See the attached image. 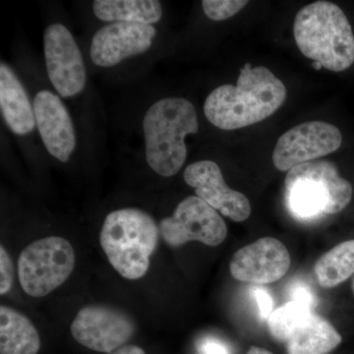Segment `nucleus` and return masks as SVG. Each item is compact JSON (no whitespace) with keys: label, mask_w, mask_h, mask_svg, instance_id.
<instances>
[{"label":"nucleus","mask_w":354,"mask_h":354,"mask_svg":"<svg viewBox=\"0 0 354 354\" xmlns=\"http://www.w3.org/2000/svg\"><path fill=\"white\" fill-rule=\"evenodd\" d=\"M286 99V86L269 69L246 64L236 86L225 84L208 95L204 113L214 127L239 129L269 118Z\"/></svg>","instance_id":"obj_1"},{"label":"nucleus","mask_w":354,"mask_h":354,"mask_svg":"<svg viewBox=\"0 0 354 354\" xmlns=\"http://www.w3.org/2000/svg\"><path fill=\"white\" fill-rule=\"evenodd\" d=\"M295 39L305 57L334 72L354 62V35L348 17L337 4L316 1L304 6L295 20Z\"/></svg>","instance_id":"obj_2"},{"label":"nucleus","mask_w":354,"mask_h":354,"mask_svg":"<svg viewBox=\"0 0 354 354\" xmlns=\"http://www.w3.org/2000/svg\"><path fill=\"white\" fill-rule=\"evenodd\" d=\"M199 129L196 109L183 97H165L147 111L143 120L146 160L153 171L169 177L187 158L185 138Z\"/></svg>","instance_id":"obj_3"},{"label":"nucleus","mask_w":354,"mask_h":354,"mask_svg":"<svg viewBox=\"0 0 354 354\" xmlns=\"http://www.w3.org/2000/svg\"><path fill=\"white\" fill-rule=\"evenodd\" d=\"M160 234L152 216L142 209L111 212L104 218L100 243L114 270L127 279L143 278Z\"/></svg>","instance_id":"obj_4"},{"label":"nucleus","mask_w":354,"mask_h":354,"mask_svg":"<svg viewBox=\"0 0 354 354\" xmlns=\"http://www.w3.org/2000/svg\"><path fill=\"white\" fill-rule=\"evenodd\" d=\"M353 187L332 162L317 160L297 165L286 177V203L297 220L335 215L351 202Z\"/></svg>","instance_id":"obj_5"},{"label":"nucleus","mask_w":354,"mask_h":354,"mask_svg":"<svg viewBox=\"0 0 354 354\" xmlns=\"http://www.w3.org/2000/svg\"><path fill=\"white\" fill-rule=\"evenodd\" d=\"M74 267L75 252L70 242L62 237H46L20 253V285L30 297H46L68 279Z\"/></svg>","instance_id":"obj_6"},{"label":"nucleus","mask_w":354,"mask_h":354,"mask_svg":"<svg viewBox=\"0 0 354 354\" xmlns=\"http://www.w3.org/2000/svg\"><path fill=\"white\" fill-rule=\"evenodd\" d=\"M158 227L165 243L172 247L190 241L216 247L227 234V225L218 212L198 196L179 203L174 215L162 220Z\"/></svg>","instance_id":"obj_7"},{"label":"nucleus","mask_w":354,"mask_h":354,"mask_svg":"<svg viewBox=\"0 0 354 354\" xmlns=\"http://www.w3.org/2000/svg\"><path fill=\"white\" fill-rule=\"evenodd\" d=\"M74 339L83 346L102 353L122 348L135 333L131 317L106 305H88L78 312L71 325Z\"/></svg>","instance_id":"obj_8"},{"label":"nucleus","mask_w":354,"mask_h":354,"mask_svg":"<svg viewBox=\"0 0 354 354\" xmlns=\"http://www.w3.org/2000/svg\"><path fill=\"white\" fill-rule=\"evenodd\" d=\"M339 128L324 121L301 123L283 133L274 153L272 162L281 171H290L297 165L313 162L334 153L342 145Z\"/></svg>","instance_id":"obj_9"},{"label":"nucleus","mask_w":354,"mask_h":354,"mask_svg":"<svg viewBox=\"0 0 354 354\" xmlns=\"http://www.w3.org/2000/svg\"><path fill=\"white\" fill-rule=\"evenodd\" d=\"M46 70L53 87L64 97L82 92L86 67L71 32L62 24L50 25L44 36Z\"/></svg>","instance_id":"obj_10"},{"label":"nucleus","mask_w":354,"mask_h":354,"mask_svg":"<svg viewBox=\"0 0 354 354\" xmlns=\"http://www.w3.org/2000/svg\"><path fill=\"white\" fill-rule=\"evenodd\" d=\"M290 267V256L283 242L264 237L239 249L230 261V274L244 283H274L283 278Z\"/></svg>","instance_id":"obj_11"},{"label":"nucleus","mask_w":354,"mask_h":354,"mask_svg":"<svg viewBox=\"0 0 354 354\" xmlns=\"http://www.w3.org/2000/svg\"><path fill=\"white\" fill-rule=\"evenodd\" d=\"M184 180L194 188L197 196L221 215L241 223L250 216L249 200L225 183L220 167L212 160H200L186 167Z\"/></svg>","instance_id":"obj_12"},{"label":"nucleus","mask_w":354,"mask_h":354,"mask_svg":"<svg viewBox=\"0 0 354 354\" xmlns=\"http://www.w3.org/2000/svg\"><path fill=\"white\" fill-rule=\"evenodd\" d=\"M156 32L152 25L111 23L95 32L91 58L97 66H115L128 57L146 53L152 46Z\"/></svg>","instance_id":"obj_13"},{"label":"nucleus","mask_w":354,"mask_h":354,"mask_svg":"<svg viewBox=\"0 0 354 354\" xmlns=\"http://www.w3.org/2000/svg\"><path fill=\"white\" fill-rule=\"evenodd\" d=\"M34 111L46 150L60 162H68L75 150L76 133L64 104L50 91H41L35 97Z\"/></svg>","instance_id":"obj_14"},{"label":"nucleus","mask_w":354,"mask_h":354,"mask_svg":"<svg viewBox=\"0 0 354 354\" xmlns=\"http://www.w3.org/2000/svg\"><path fill=\"white\" fill-rule=\"evenodd\" d=\"M0 108L6 124L17 135L32 132L36 125L34 106L15 73L0 65Z\"/></svg>","instance_id":"obj_15"},{"label":"nucleus","mask_w":354,"mask_h":354,"mask_svg":"<svg viewBox=\"0 0 354 354\" xmlns=\"http://www.w3.org/2000/svg\"><path fill=\"white\" fill-rule=\"evenodd\" d=\"M342 342L341 335L322 317L310 314L286 341L288 354H327Z\"/></svg>","instance_id":"obj_16"},{"label":"nucleus","mask_w":354,"mask_h":354,"mask_svg":"<svg viewBox=\"0 0 354 354\" xmlns=\"http://www.w3.org/2000/svg\"><path fill=\"white\" fill-rule=\"evenodd\" d=\"M41 339L36 327L20 312L0 307V353L37 354Z\"/></svg>","instance_id":"obj_17"},{"label":"nucleus","mask_w":354,"mask_h":354,"mask_svg":"<svg viewBox=\"0 0 354 354\" xmlns=\"http://www.w3.org/2000/svg\"><path fill=\"white\" fill-rule=\"evenodd\" d=\"M93 11L104 22L152 25L162 17V4L157 0H95Z\"/></svg>","instance_id":"obj_18"},{"label":"nucleus","mask_w":354,"mask_h":354,"mask_svg":"<svg viewBox=\"0 0 354 354\" xmlns=\"http://www.w3.org/2000/svg\"><path fill=\"white\" fill-rule=\"evenodd\" d=\"M314 272L319 285L332 288L354 274V241L342 242L317 261Z\"/></svg>","instance_id":"obj_19"},{"label":"nucleus","mask_w":354,"mask_h":354,"mask_svg":"<svg viewBox=\"0 0 354 354\" xmlns=\"http://www.w3.org/2000/svg\"><path fill=\"white\" fill-rule=\"evenodd\" d=\"M313 310L297 301H290L274 310L268 319V327L274 339L286 342Z\"/></svg>","instance_id":"obj_20"},{"label":"nucleus","mask_w":354,"mask_h":354,"mask_svg":"<svg viewBox=\"0 0 354 354\" xmlns=\"http://www.w3.org/2000/svg\"><path fill=\"white\" fill-rule=\"evenodd\" d=\"M248 1L241 0H204L203 10L213 21H223L239 12Z\"/></svg>","instance_id":"obj_21"},{"label":"nucleus","mask_w":354,"mask_h":354,"mask_svg":"<svg viewBox=\"0 0 354 354\" xmlns=\"http://www.w3.org/2000/svg\"><path fill=\"white\" fill-rule=\"evenodd\" d=\"M288 295L290 298V301H297L304 304L313 310L318 304L315 292L312 290L308 283H305L300 279H295L290 283L288 288Z\"/></svg>","instance_id":"obj_22"},{"label":"nucleus","mask_w":354,"mask_h":354,"mask_svg":"<svg viewBox=\"0 0 354 354\" xmlns=\"http://www.w3.org/2000/svg\"><path fill=\"white\" fill-rule=\"evenodd\" d=\"M13 263L3 246L0 247V295L11 290L14 279Z\"/></svg>","instance_id":"obj_23"},{"label":"nucleus","mask_w":354,"mask_h":354,"mask_svg":"<svg viewBox=\"0 0 354 354\" xmlns=\"http://www.w3.org/2000/svg\"><path fill=\"white\" fill-rule=\"evenodd\" d=\"M250 293L254 301L257 304L260 318L262 320H268L274 311V301L271 293L261 286H253L251 288Z\"/></svg>","instance_id":"obj_24"},{"label":"nucleus","mask_w":354,"mask_h":354,"mask_svg":"<svg viewBox=\"0 0 354 354\" xmlns=\"http://www.w3.org/2000/svg\"><path fill=\"white\" fill-rule=\"evenodd\" d=\"M200 354H232L230 346L215 337H205L197 344Z\"/></svg>","instance_id":"obj_25"},{"label":"nucleus","mask_w":354,"mask_h":354,"mask_svg":"<svg viewBox=\"0 0 354 354\" xmlns=\"http://www.w3.org/2000/svg\"><path fill=\"white\" fill-rule=\"evenodd\" d=\"M111 354H146L145 351L136 346H124Z\"/></svg>","instance_id":"obj_26"},{"label":"nucleus","mask_w":354,"mask_h":354,"mask_svg":"<svg viewBox=\"0 0 354 354\" xmlns=\"http://www.w3.org/2000/svg\"><path fill=\"white\" fill-rule=\"evenodd\" d=\"M246 354H274L271 351L265 348H257V346H251Z\"/></svg>","instance_id":"obj_27"},{"label":"nucleus","mask_w":354,"mask_h":354,"mask_svg":"<svg viewBox=\"0 0 354 354\" xmlns=\"http://www.w3.org/2000/svg\"><path fill=\"white\" fill-rule=\"evenodd\" d=\"M353 293H354V277H353Z\"/></svg>","instance_id":"obj_28"}]
</instances>
